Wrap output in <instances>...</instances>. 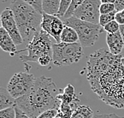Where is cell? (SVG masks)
Instances as JSON below:
<instances>
[{
  "label": "cell",
  "instance_id": "cell-1",
  "mask_svg": "<svg viewBox=\"0 0 124 118\" xmlns=\"http://www.w3.org/2000/svg\"><path fill=\"white\" fill-rule=\"evenodd\" d=\"M62 91L53 78L41 75L37 78L34 85L26 95L16 99V106L30 117L37 118L49 109L58 110L61 102L57 95Z\"/></svg>",
  "mask_w": 124,
  "mask_h": 118
},
{
  "label": "cell",
  "instance_id": "cell-2",
  "mask_svg": "<svg viewBox=\"0 0 124 118\" xmlns=\"http://www.w3.org/2000/svg\"><path fill=\"white\" fill-rule=\"evenodd\" d=\"M87 78L93 92L103 102L124 109V66L121 59L104 72Z\"/></svg>",
  "mask_w": 124,
  "mask_h": 118
},
{
  "label": "cell",
  "instance_id": "cell-3",
  "mask_svg": "<svg viewBox=\"0 0 124 118\" xmlns=\"http://www.w3.org/2000/svg\"><path fill=\"white\" fill-rule=\"evenodd\" d=\"M10 7L15 14L23 42L28 44L33 39L36 33L41 30L42 14L38 13L23 0H13Z\"/></svg>",
  "mask_w": 124,
  "mask_h": 118
},
{
  "label": "cell",
  "instance_id": "cell-4",
  "mask_svg": "<svg viewBox=\"0 0 124 118\" xmlns=\"http://www.w3.org/2000/svg\"><path fill=\"white\" fill-rule=\"evenodd\" d=\"M64 23L77 31L79 41L83 47H91L96 43L100 34L103 32V27L99 24L80 20L76 17L64 19Z\"/></svg>",
  "mask_w": 124,
  "mask_h": 118
},
{
  "label": "cell",
  "instance_id": "cell-5",
  "mask_svg": "<svg viewBox=\"0 0 124 118\" xmlns=\"http://www.w3.org/2000/svg\"><path fill=\"white\" fill-rule=\"evenodd\" d=\"M49 35L43 30H41L35 34L34 37L27 44L25 49L21 52H28L27 55H21L20 60L24 63L27 62H36L45 56H53V44L50 41Z\"/></svg>",
  "mask_w": 124,
  "mask_h": 118
},
{
  "label": "cell",
  "instance_id": "cell-6",
  "mask_svg": "<svg viewBox=\"0 0 124 118\" xmlns=\"http://www.w3.org/2000/svg\"><path fill=\"white\" fill-rule=\"evenodd\" d=\"M80 43L53 44V63L54 65L68 66L78 63L84 56Z\"/></svg>",
  "mask_w": 124,
  "mask_h": 118
},
{
  "label": "cell",
  "instance_id": "cell-7",
  "mask_svg": "<svg viewBox=\"0 0 124 118\" xmlns=\"http://www.w3.org/2000/svg\"><path fill=\"white\" fill-rule=\"evenodd\" d=\"M37 78L28 72L16 73L10 78L7 85V90L14 98L18 99L26 95L34 85Z\"/></svg>",
  "mask_w": 124,
  "mask_h": 118
},
{
  "label": "cell",
  "instance_id": "cell-8",
  "mask_svg": "<svg viewBox=\"0 0 124 118\" xmlns=\"http://www.w3.org/2000/svg\"><path fill=\"white\" fill-rule=\"evenodd\" d=\"M101 4L100 0H85L75 10L73 17L91 23L99 24Z\"/></svg>",
  "mask_w": 124,
  "mask_h": 118
},
{
  "label": "cell",
  "instance_id": "cell-9",
  "mask_svg": "<svg viewBox=\"0 0 124 118\" xmlns=\"http://www.w3.org/2000/svg\"><path fill=\"white\" fill-rule=\"evenodd\" d=\"M1 23L2 27L9 33L16 45L24 43L17 25L15 14L10 7H6L2 12Z\"/></svg>",
  "mask_w": 124,
  "mask_h": 118
},
{
  "label": "cell",
  "instance_id": "cell-10",
  "mask_svg": "<svg viewBox=\"0 0 124 118\" xmlns=\"http://www.w3.org/2000/svg\"><path fill=\"white\" fill-rule=\"evenodd\" d=\"M106 42L109 52L115 56L119 55L124 48V42L119 31L115 33H107Z\"/></svg>",
  "mask_w": 124,
  "mask_h": 118
},
{
  "label": "cell",
  "instance_id": "cell-11",
  "mask_svg": "<svg viewBox=\"0 0 124 118\" xmlns=\"http://www.w3.org/2000/svg\"><path fill=\"white\" fill-rule=\"evenodd\" d=\"M0 47L4 52H9L12 56L18 52L13 39L2 27L0 29Z\"/></svg>",
  "mask_w": 124,
  "mask_h": 118
},
{
  "label": "cell",
  "instance_id": "cell-12",
  "mask_svg": "<svg viewBox=\"0 0 124 118\" xmlns=\"http://www.w3.org/2000/svg\"><path fill=\"white\" fill-rule=\"evenodd\" d=\"M57 99L60 101L61 103L68 104V105H72V103L79 102V99L75 94V89L73 86L70 84L64 89L61 94L57 95Z\"/></svg>",
  "mask_w": 124,
  "mask_h": 118
},
{
  "label": "cell",
  "instance_id": "cell-13",
  "mask_svg": "<svg viewBox=\"0 0 124 118\" xmlns=\"http://www.w3.org/2000/svg\"><path fill=\"white\" fill-rule=\"evenodd\" d=\"M64 21L57 16L53 17L49 36L54 38V40L57 41V43H61V36L62 31L64 29Z\"/></svg>",
  "mask_w": 124,
  "mask_h": 118
},
{
  "label": "cell",
  "instance_id": "cell-14",
  "mask_svg": "<svg viewBox=\"0 0 124 118\" xmlns=\"http://www.w3.org/2000/svg\"><path fill=\"white\" fill-rule=\"evenodd\" d=\"M16 105V99L14 98L7 90V89L1 87L0 89V110L15 107Z\"/></svg>",
  "mask_w": 124,
  "mask_h": 118
},
{
  "label": "cell",
  "instance_id": "cell-15",
  "mask_svg": "<svg viewBox=\"0 0 124 118\" xmlns=\"http://www.w3.org/2000/svg\"><path fill=\"white\" fill-rule=\"evenodd\" d=\"M78 41H79V36L77 31L73 29V28L64 25V29L62 31L61 36V42L67 43V44H72V43H77Z\"/></svg>",
  "mask_w": 124,
  "mask_h": 118
},
{
  "label": "cell",
  "instance_id": "cell-16",
  "mask_svg": "<svg viewBox=\"0 0 124 118\" xmlns=\"http://www.w3.org/2000/svg\"><path fill=\"white\" fill-rule=\"evenodd\" d=\"M61 0H42L43 13L57 16L61 7Z\"/></svg>",
  "mask_w": 124,
  "mask_h": 118
},
{
  "label": "cell",
  "instance_id": "cell-17",
  "mask_svg": "<svg viewBox=\"0 0 124 118\" xmlns=\"http://www.w3.org/2000/svg\"><path fill=\"white\" fill-rule=\"evenodd\" d=\"M78 102H74L72 105L61 103L60 107L58 109L57 115L61 118H71L73 112L78 107Z\"/></svg>",
  "mask_w": 124,
  "mask_h": 118
},
{
  "label": "cell",
  "instance_id": "cell-18",
  "mask_svg": "<svg viewBox=\"0 0 124 118\" xmlns=\"http://www.w3.org/2000/svg\"><path fill=\"white\" fill-rule=\"evenodd\" d=\"M94 113L88 105H79L73 112L71 118H93Z\"/></svg>",
  "mask_w": 124,
  "mask_h": 118
},
{
  "label": "cell",
  "instance_id": "cell-19",
  "mask_svg": "<svg viewBox=\"0 0 124 118\" xmlns=\"http://www.w3.org/2000/svg\"><path fill=\"white\" fill-rule=\"evenodd\" d=\"M118 11H114V12L109 13V14H100V22L99 25H100L101 26H105L107 24L109 23L112 21H114L115 19V15Z\"/></svg>",
  "mask_w": 124,
  "mask_h": 118
},
{
  "label": "cell",
  "instance_id": "cell-20",
  "mask_svg": "<svg viewBox=\"0 0 124 118\" xmlns=\"http://www.w3.org/2000/svg\"><path fill=\"white\" fill-rule=\"evenodd\" d=\"M84 1H85V0H72L69 10H67L66 14L64 16V18L66 19V18H71V17H72L75 10H77L79 6H80Z\"/></svg>",
  "mask_w": 124,
  "mask_h": 118
},
{
  "label": "cell",
  "instance_id": "cell-21",
  "mask_svg": "<svg viewBox=\"0 0 124 118\" xmlns=\"http://www.w3.org/2000/svg\"><path fill=\"white\" fill-rule=\"evenodd\" d=\"M103 29L104 31H106L107 33H115L119 31L120 25L115 20H114L108 23L105 26H103Z\"/></svg>",
  "mask_w": 124,
  "mask_h": 118
},
{
  "label": "cell",
  "instance_id": "cell-22",
  "mask_svg": "<svg viewBox=\"0 0 124 118\" xmlns=\"http://www.w3.org/2000/svg\"><path fill=\"white\" fill-rule=\"evenodd\" d=\"M72 0H61L60 10H59L57 17H59L60 18H64V14H66L67 10H69L70 5H71V3H72Z\"/></svg>",
  "mask_w": 124,
  "mask_h": 118
},
{
  "label": "cell",
  "instance_id": "cell-23",
  "mask_svg": "<svg viewBox=\"0 0 124 118\" xmlns=\"http://www.w3.org/2000/svg\"><path fill=\"white\" fill-rule=\"evenodd\" d=\"M16 113L15 107L7 108L0 110V118H15Z\"/></svg>",
  "mask_w": 124,
  "mask_h": 118
},
{
  "label": "cell",
  "instance_id": "cell-24",
  "mask_svg": "<svg viewBox=\"0 0 124 118\" xmlns=\"http://www.w3.org/2000/svg\"><path fill=\"white\" fill-rule=\"evenodd\" d=\"M100 14H109L116 10L115 9V5L114 3H102L100 6Z\"/></svg>",
  "mask_w": 124,
  "mask_h": 118
},
{
  "label": "cell",
  "instance_id": "cell-25",
  "mask_svg": "<svg viewBox=\"0 0 124 118\" xmlns=\"http://www.w3.org/2000/svg\"><path fill=\"white\" fill-rule=\"evenodd\" d=\"M27 4L30 5L34 9L38 11V13L43 14V10H42V0H23Z\"/></svg>",
  "mask_w": 124,
  "mask_h": 118
},
{
  "label": "cell",
  "instance_id": "cell-26",
  "mask_svg": "<svg viewBox=\"0 0 124 118\" xmlns=\"http://www.w3.org/2000/svg\"><path fill=\"white\" fill-rule=\"evenodd\" d=\"M58 113L57 109H49L44 113H42L41 115L37 117V118H54Z\"/></svg>",
  "mask_w": 124,
  "mask_h": 118
},
{
  "label": "cell",
  "instance_id": "cell-27",
  "mask_svg": "<svg viewBox=\"0 0 124 118\" xmlns=\"http://www.w3.org/2000/svg\"><path fill=\"white\" fill-rule=\"evenodd\" d=\"M93 118H124V117H119L115 113H110V114H95Z\"/></svg>",
  "mask_w": 124,
  "mask_h": 118
},
{
  "label": "cell",
  "instance_id": "cell-28",
  "mask_svg": "<svg viewBox=\"0 0 124 118\" xmlns=\"http://www.w3.org/2000/svg\"><path fill=\"white\" fill-rule=\"evenodd\" d=\"M15 113H16L15 118H31V117H30L29 116H28L26 113H24L22 109H19L18 106L15 105Z\"/></svg>",
  "mask_w": 124,
  "mask_h": 118
},
{
  "label": "cell",
  "instance_id": "cell-29",
  "mask_svg": "<svg viewBox=\"0 0 124 118\" xmlns=\"http://www.w3.org/2000/svg\"><path fill=\"white\" fill-rule=\"evenodd\" d=\"M115 5V9H116V11H118V12L124 10V0H117Z\"/></svg>",
  "mask_w": 124,
  "mask_h": 118
},
{
  "label": "cell",
  "instance_id": "cell-30",
  "mask_svg": "<svg viewBox=\"0 0 124 118\" xmlns=\"http://www.w3.org/2000/svg\"><path fill=\"white\" fill-rule=\"evenodd\" d=\"M115 21H116L118 23H119L120 26H122V25H124V18L123 17L122 14L119 12H117L116 13V15H115Z\"/></svg>",
  "mask_w": 124,
  "mask_h": 118
},
{
  "label": "cell",
  "instance_id": "cell-31",
  "mask_svg": "<svg viewBox=\"0 0 124 118\" xmlns=\"http://www.w3.org/2000/svg\"><path fill=\"white\" fill-rule=\"evenodd\" d=\"M102 3H115L117 0H100Z\"/></svg>",
  "mask_w": 124,
  "mask_h": 118
},
{
  "label": "cell",
  "instance_id": "cell-32",
  "mask_svg": "<svg viewBox=\"0 0 124 118\" xmlns=\"http://www.w3.org/2000/svg\"><path fill=\"white\" fill-rule=\"evenodd\" d=\"M119 32H120V33H121V35H122L123 40V42H124V25H122V26H120Z\"/></svg>",
  "mask_w": 124,
  "mask_h": 118
},
{
  "label": "cell",
  "instance_id": "cell-33",
  "mask_svg": "<svg viewBox=\"0 0 124 118\" xmlns=\"http://www.w3.org/2000/svg\"><path fill=\"white\" fill-rule=\"evenodd\" d=\"M121 62H122V64L124 66V56H122V58H121Z\"/></svg>",
  "mask_w": 124,
  "mask_h": 118
},
{
  "label": "cell",
  "instance_id": "cell-34",
  "mask_svg": "<svg viewBox=\"0 0 124 118\" xmlns=\"http://www.w3.org/2000/svg\"><path fill=\"white\" fill-rule=\"evenodd\" d=\"M120 13H121V14H122V15H123V18H124V10H121V11H120Z\"/></svg>",
  "mask_w": 124,
  "mask_h": 118
},
{
  "label": "cell",
  "instance_id": "cell-35",
  "mask_svg": "<svg viewBox=\"0 0 124 118\" xmlns=\"http://www.w3.org/2000/svg\"><path fill=\"white\" fill-rule=\"evenodd\" d=\"M54 118H61V117H59V116H58V115H57V116H56V117H55Z\"/></svg>",
  "mask_w": 124,
  "mask_h": 118
}]
</instances>
